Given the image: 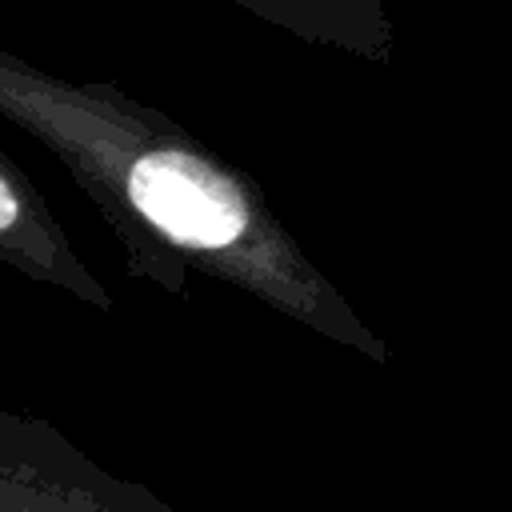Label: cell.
<instances>
[{
  "label": "cell",
  "mask_w": 512,
  "mask_h": 512,
  "mask_svg": "<svg viewBox=\"0 0 512 512\" xmlns=\"http://www.w3.org/2000/svg\"><path fill=\"white\" fill-rule=\"evenodd\" d=\"M0 116L68 168L124 248L128 276L184 296L188 272H200L388 364V344L312 264L260 184L160 108L108 80H64L0 48Z\"/></svg>",
  "instance_id": "obj_1"
},
{
  "label": "cell",
  "mask_w": 512,
  "mask_h": 512,
  "mask_svg": "<svg viewBox=\"0 0 512 512\" xmlns=\"http://www.w3.org/2000/svg\"><path fill=\"white\" fill-rule=\"evenodd\" d=\"M0 512H176L148 484L112 476L56 424L0 404Z\"/></svg>",
  "instance_id": "obj_2"
},
{
  "label": "cell",
  "mask_w": 512,
  "mask_h": 512,
  "mask_svg": "<svg viewBox=\"0 0 512 512\" xmlns=\"http://www.w3.org/2000/svg\"><path fill=\"white\" fill-rule=\"evenodd\" d=\"M316 48L352 52L372 64L396 56V24L380 0H228Z\"/></svg>",
  "instance_id": "obj_4"
},
{
  "label": "cell",
  "mask_w": 512,
  "mask_h": 512,
  "mask_svg": "<svg viewBox=\"0 0 512 512\" xmlns=\"http://www.w3.org/2000/svg\"><path fill=\"white\" fill-rule=\"evenodd\" d=\"M0 264L32 284L60 288L96 312H112V292L80 260L44 192L0 148Z\"/></svg>",
  "instance_id": "obj_3"
}]
</instances>
